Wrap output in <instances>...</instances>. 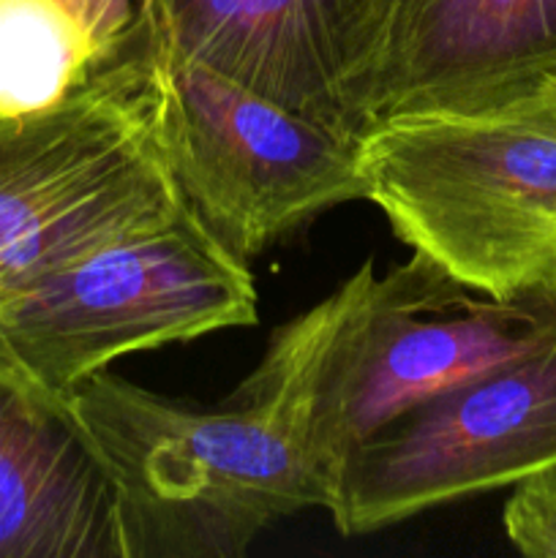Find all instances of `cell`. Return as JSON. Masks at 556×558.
Masks as SVG:
<instances>
[{
	"label": "cell",
	"mask_w": 556,
	"mask_h": 558,
	"mask_svg": "<svg viewBox=\"0 0 556 558\" xmlns=\"http://www.w3.org/2000/svg\"><path fill=\"white\" fill-rule=\"evenodd\" d=\"M341 294L273 332L254 374L218 407L87 376L65 396L107 463L125 558H238L278 518L330 505L311 452V385Z\"/></svg>",
	"instance_id": "6da1fadb"
},
{
	"label": "cell",
	"mask_w": 556,
	"mask_h": 558,
	"mask_svg": "<svg viewBox=\"0 0 556 558\" xmlns=\"http://www.w3.org/2000/svg\"><path fill=\"white\" fill-rule=\"evenodd\" d=\"M365 199L392 232L494 298L556 289V96L412 114L358 142Z\"/></svg>",
	"instance_id": "7a4b0ae2"
},
{
	"label": "cell",
	"mask_w": 556,
	"mask_h": 558,
	"mask_svg": "<svg viewBox=\"0 0 556 558\" xmlns=\"http://www.w3.org/2000/svg\"><path fill=\"white\" fill-rule=\"evenodd\" d=\"M180 199L140 3L134 38L112 63L52 101L0 114V300Z\"/></svg>",
	"instance_id": "3957f363"
},
{
	"label": "cell",
	"mask_w": 556,
	"mask_h": 558,
	"mask_svg": "<svg viewBox=\"0 0 556 558\" xmlns=\"http://www.w3.org/2000/svg\"><path fill=\"white\" fill-rule=\"evenodd\" d=\"M338 294L314 368L309 428L330 501L338 469L360 441L556 338V289L494 298L418 251L385 276L368 259Z\"/></svg>",
	"instance_id": "277c9868"
},
{
	"label": "cell",
	"mask_w": 556,
	"mask_h": 558,
	"mask_svg": "<svg viewBox=\"0 0 556 558\" xmlns=\"http://www.w3.org/2000/svg\"><path fill=\"white\" fill-rule=\"evenodd\" d=\"M251 325L249 265L180 199L0 300V363L65 398L123 354Z\"/></svg>",
	"instance_id": "5b68a950"
},
{
	"label": "cell",
	"mask_w": 556,
	"mask_h": 558,
	"mask_svg": "<svg viewBox=\"0 0 556 558\" xmlns=\"http://www.w3.org/2000/svg\"><path fill=\"white\" fill-rule=\"evenodd\" d=\"M145 20L169 174L229 254L249 265L330 207L365 199L358 140L178 52Z\"/></svg>",
	"instance_id": "8992f818"
},
{
	"label": "cell",
	"mask_w": 556,
	"mask_h": 558,
	"mask_svg": "<svg viewBox=\"0 0 556 558\" xmlns=\"http://www.w3.org/2000/svg\"><path fill=\"white\" fill-rule=\"evenodd\" d=\"M556 463V338L387 423L347 458L327 507L368 534Z\"/></svg>",
	"instance_id": "52a82bcc"
},
{
	"label": "cell",
	"mask_w": 556,
	"mask_h": 558,
	"mask_svg": "<svg viewBox=\"0 0 556 558\" xmlns=\"http://www.w3.org/2000/svg\"><path fill=\"white\" fill-rule=\"evenodd\" d=\"M556 85V0H365L343 104L354 140L412 114L494 112Z\"/></svg>",
	"instance_id": "ba28073f"
},
{
	"label": "cell",
	"mask_w": 556,
	"mask_h": 558,
	"mask_svg": "<svg viewBox=\"0 0 556 558\" xmlns=\"http://www.w3.org/2000/svg\"><path fill=\"white\" fill-rule=\"evenodd\" d=\"M0 558H125L118 488L87 430L3 363Z\"/></svg>",
	"instance_id": "9c48e42d"
},
{
	"label": "cell",
	"mask_w": 556,
	"mask_h": 558,
	"mask_svg": "<svg viewBox=\"0 0 556 558\" xmlns=\"http://www.w3.org/2000/svg\"><path fill=\"white\" fill-rule=\"evenodd\" d=\"M365 0H142L178 52L354 140L343 76Z\"/></svg>",
	"instance_id": "30bf717a"
},
{
	"label": "cell",
	"mask_w": 556,
	"mask_h": 558,
	"mask_svg": "<svg viewBox=\"0 0 556 558\" xmlns=\"http://www.w3.org/2000/svg\"><path fill=\"white\" fill-rule=\"evenodd\" d=\"M140 0H0V114L38 107L112 63Z\"/></svg>",
	"instance_id": "8fae6325"
},
{
	"label": "cell",
	"mask_w": 556,
	"mask_h": 558,
	"mask_svg": "<svg viewBox=\"0 0 556 558\" xmlns=\"http://www.w3.org/2000/svg\"><path fill=\"white\" fill-rule=\"evenodd\" d=\"M501 523L523 556L556 558V463L516 483Z\"/></svg>",
	"instance_id": "7c38bea8"
},
{
	"label": "cell",
	"mask_w": 556,
	"mask_h": 558,
	"mask_svg": "<svg viewBox=\"0 0 556 558\" xmlns=\"http://www.w3.org/2000/svg\"><path fill=\"white\" fill-rule=\"evenodd\" d=\"M545 93H554V96H556V85L548 87V90H545ZM540 96H543V93H540Z\"/></svg>",
	"instance_id": "4fadbf2b"
}]
</instances>
